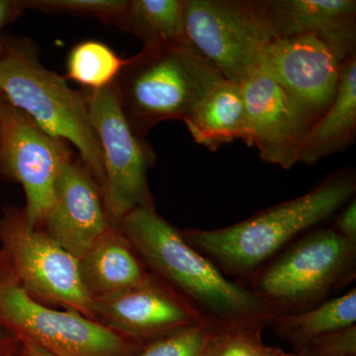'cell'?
<instances>
[{
	"label": "cell",
	"mask_w": 356,
	"mask_h": 356,
	"mask_svg": "<svg viewBox=\"0 0 356 356\" xmlns=\"http://www.w3.org/2000/svg\"><path fill=\"white\" fill-rule=\"evenodd\" d=\"M116 225L147 269L188 300L208 322L266 327L277 316L248 287L229 280L189 245L181 231L161 217L154 205L135 208Z\"/></svg>",
	"instance_id": "6da1fadb"
},
{
	"label": "cell",
	"mask_w": 356,
	"mask_h": 356,
	"mask_svg": "<svg viewBox=\"0 0 356 356\" xmlns=\"http://www.w3.org/2000/svg\"><path fill=\"white\" fill-rule=\"evenodd\" d=\"M355 173L343 170L310 191L232 226L181 231L189 245L229 275L248 280L300 235L329 219L353 199Z\"/></svg>",
	"instance_id": "7a4b0ae2"
},
{
	"label": "cell",
	"mask_w": 356,
	"mask_h": 356,
	"mask_svg": "<svg viewBox=\"0 0 356 356\" xmlns=\"http://www.w3.org/2000/svg\"><path fill=\"white\" fill-rule=\"evenodd\" d=\"M188 43L144 47L126 58L113 84L119 104L140 139L168 120H184L222 79Z\"/></svg>",
	"instance_id": "3957f363"
},
{
	"label": "cell",
	"mask_w": 356,
	"mask_h": 356,
	"mask_svg": "<svg viewBox=\"0 0 356 356\" xmlns=\"http://www.w3.org/2000/svg\"><path fill=\"white\" fill-rule=\"evenodd\" d=\"M0 89L42 130L76 147L102 191V147L89 118L86 95L42 64L38 48L29 38L6 37L0 55Z\"/></svg>",
	"instance_id": "277c9868"
},
{
	"label": "cell",
	"mask_w": 356,
	"mask_h": 356,
	"mask_svg": "<svg viewBox=\"0 0 356 356\" xmlns=\"http://www.w3.org/2000/svg\"><path fill=\"white\" fill-rule=\"evenodd\" d=\"M356 243L332 228L310 231L252 274L248 289L277 315L320 305L355 278Z\"/></svg>",
	"instance_id": "5b68a950"
},
{
	"label": "cell",
	"mask_w": 356,
	"mask_h": 356,
	"mask_svg": "<svg viewBox=\"0 0 356 356\" xmlns=\"http://www.w3.org/2000/svg\"><path fill=\"white\" fill-rule=\"evenodd\" d=\"M184 23L192 48L236 83L278 38L266 0H185Z\"/></svg>",
	"instance_id": "8992f818"
},
{
	"label": "cell",
	"mask_w": 356,
	"mask_h": 356,
	"mask_svg": "<svg viewBox=\"0 0 356 356\" xmlns=\"http://www.w3.org/2000/svg\"><path fill=\"white\" fill-rule=\"evenodd\" d=\"M0 327L55 356H135L146 344L79 312L40 303L10 274L0 278Z\"/></svg>",
	"instance_id": "52a82bcc"
},
{
	"label": "cell",
	"mask_w": 356,
	"mask_h": 356,
	"mask_svg": "<svg viewBox=\"0 0 356 356\" xmlns=\"http://www.w3.org/2000/svg\"><path fill=\"white\" fill-rule=\"evenodd\" d=\"M0 243L10 275L29 296L44 305H58L95 321L93 302L81 284L77 259L43 229L31 228L23 208L2 211Z\"/></svg>",
	"instance_id": "ba28073f"
},
{
	"label": "cell",
	"mask_w": 356,
	"mask_h": 356,
	"mask_svg": "<svg viewBox=\"0 0 356 356\" xmlns=\"http://www.w3.org/2000/svg\"><path fill=\"white\" fill-rule=\"evenodd\" d=\"M89 118L95 128L103 159L102 195L112 224L140 206L154 205L147 172L154 153L138 137L126 120L113 84L97 90H83Z\"/></svg>",
	"instance_id": "9c48e42d"
},
{
	"label": "cell",
	"mask_w": 356,
	"mask_h": 356,
	"mask_svg": "<svg viewBox=\"0 0 356 356\" xmlns=\"http://www.w3.org/2000/svg\"><path fill=\"white\" fill-rule=\"evenodd\" d=\"M74 156L69 142L44 132L8 100L0 105V175L24 189L31 228L41 226L58 175Z\"/></svg>",
	"instance_id": "30bf717a"
},
{
	"label": "cell",
	"mask_w": 356,
	"mask_h": 356,
	"mask_svg": "<svg viewBox=\"0 0 356 356\" xmlns=\"http://www.w3.org/2000/svg\"><path fill=\"white\" fill-rule=\"evenodd\" d=\"M248 129V147L262 161L291 170L316 121L264 70L255 67L241 81Z\"/></svg>",
	"instance_id": "8fae6325"
},
{
	"label": "cell",
	"mask_w": 356,
	"mask_h": 356,
	"mask_svg": "<svg viewBox=\"0 0 356 356\" xmlns=\"http://www.w3.org/2000/svg\"><path fill=\"white\" fill-rule=\"evenodd\" d=\"M341 65L317 37L302 35L274 40L262 51L257 67L317 123L336 96Z\"/></svg>",
	"instance_id": "7c38bea8"
},
{
	"label": "cell",
	"mask_w": 356,
	"mask_h": 356,
	"mask_svg": "<svg viewBox=\"0 0 356 356\" xmlns=\"http://www.w3.org/2000/svg\"><path fill=\"white\" fill-rule=\"evenodd\" d=\"M96 322L142 343L208 322L188 300L152 273L146 282L93 304Z\"/></svg>",
	"instance_id": "4fadbf2b"
},
{
	"label": "cell",
	"mask_w": 356,
	"mask_h": 356,
	"mask_svg": "<svg viewBox=\"0 0 356 356\" xmlns=\"http://www.w3.org/2000/svg\"><path fill=\"white\" fill-rule=\"evenodd\" d=\"M111 226L102 187L74 156L58 175L53 200L39 229L79 259Z\"/></svg>",
	"instance_id": "5bb4252c"
},
{
	"label": "cell",
	"mask_w": 356,
	"mask_h": 356,
	"mask_svg": "<svg viewBox=\"0 0 356 356\" xmlns=\"http://www.w3.org/2000/svg\"><path fill=\"white\" fill-rule=\"evenodd\" d=\"M278 38L313 35L341 63L356 55L355 0H266Z\"/></svg>",
	"instance_id": "9a60e30c"
},
{
	"label": "cell",
	"mask_w": 356,
	"mask_h": 356,
	"mask_svg": "<svg viewBox=\"0 0 356 356\" xmlns=\"http://www.w3.org/2000/svg\"><path fill=\"white\" fill-rule=\"evenodd\" d=\"M81 284L93 304L143 284L152 273L117 225L77 259Z\"/></svg>",
	"instance_id": "2e32d148"
},
{
	"label": "cell",
	"mask_w": 356,
	"mask_h": 356,
	"mask_svg": "<svg viewBox=\"0 0 356 356\" xmlns=\"http://www.w3.org/2000/svg\"><path fill=\"white\" fill-rule=\"evenodd\" d=\"M182 122L193 140L209 151L236 140L248 145L247 111L241 83L222 77Z\"/></svg>",
	"instance_id": "e0dca14e"
},
{
	"label": "cell",
	"mask_w": 356,
	"mask_h": 356,
	"mask_svg": "<svg viewBox=\"0 0 356 356\" xmlns=\"http://www.w3.org/2000/svg\"><path fill=\"white\" fill-rule=\"evenodd\" d=\"M356 134V55L341 65L339 88L332 104L313 126L299 154L298 163L315 165L343 151Z\"/></svg>",
	"instance_id": "ac0fdd59"
},
{
	"label": "cell",
	"mask_w": 356,
	"mask_h": 356,
	"mask_svg": "<svg viewBox=\"0 0 356 356\" xmlns=\"http://www.w3.org/2000/svg\"><path fill=\"white\" fill-rule=\"evenodd\" d=\"M355 325L356 290L353 288L308 310L280 314L270 327L298 351L318 337Z\"/></svg>",
	"instance_id": "d6986e66"
},
{
	"label": "cell",
	"mask_w": 356,
	"mask_h": 356,
	"mask_svg": "<svg viewBox=\"0 0 356 356\" xmlns=\"http://www.w3.org/2000/svg\"><path fill=\"white\" fill-rule=\"evenodd\" d=\"M184 7L185 0H127L118 27L144 47L188 43Z\"/></svg>",
	"instance_id": "ffe728a7"
},
{
	"label": "cell",
	"mask_w": 356,
	"mask_h": 356,
	"mask_svg": "<svg viewBox=\"0 0 356 356\" xmlns=\"http://www.w3.org/2000/svg\"><path fill=\"white\" fill-rule=\"evenodd\" d=\"M124 62L125 60L106 44L88 40L70 51L67 77L81 84L86 90H97L114 83Z\"/></svg>",
	"instance_id": "44dd1931"
},
{
	"label": "cell",
	"mask_w": 356,
	"mask_h": 356,
	"mask_svg": "<svg viewBox=\"0 0 356 356\" xmlns=\"http://www.w3.org/2000/svg\"><path fill=\"white\" fill-rule=\"evenodd\" d=\"M264 325L212 324L203 356H280L283 350L262 341Z\"/></svg>",
	"instance_id": "7402d4cb"
},
{
	"label": "cell",
	"mask_w": 356,
	"mask_h": 356,
	"mask_svg": "<svg viewBox=\"0 0 356 356\" xmlns=\"http://www.w3.org/2000/svg\"><path fill=\"white\" fill-rule=\"evenodd\" d=\"M25 9L96 18L118 26L127 0H23Z\"/></svg>",
	"instance_id": "603a6c76"
},
{
	"label": "cell",
	"mask_w": 356,
	"mask_h": 356,
	"mask_svg": "<svg viewBox=\"0 0 356 356\" xmlns=\"http://www.w3.org/2000/svg\"><path fill=\"white\" fill-rule=\"evenodd\" d=\"M210 327L204 322L154 339L135 356H203Z\"/></svg>",
	"instance_id": "cb8c5ba5"
},
{
	"label": "cell",
	"mask_w": 356,
	"mask_h": 356,
	"mask_svg": "<svg viewBox=\"0 0 356 356\" xmlns=\"http://www.w3.org/2000/svg\"><path fill=\"white\" fill-rule=\"evenodd\" d=\"M300 350L321 356H356V325L318 337Z\"/></svg>",
	"instance_id": "d4e9b609"
},
{
	"label": "cell",
	"mask_w": 356,
	"mask_h": 356,
	"mask_svg": "<svg viewBox=\"0 0 356 356\" xmlns=\"http://www.w3.org/2000/svg\"><path fill=\"white\" fill-rule=\"evenodd\" d=\"M339 211V212L334 218V226L332 229L348 242L356 243L355 199H351Z\"/></svg>",
	"instance_id": "484cf974"
},
{
	"label": "cell",
	"mask_w": 356,
	"mask_h": 356,
	"mask_svg": "<svg viewBox=\"0 0 356 356\" xmlns=\"http://www.w3.org/2000/svg\"><path fill=\"white\" fill-rule=\"evenodd\" d=\"M24 10L23 0H0V55L3 51L6 43V37L2 35V30L17 19Z\"/></svg>",
	"instance_id": "4316f807"
},
{
	"label": "cell",
	"mask_w": 356,
	"mask_h": 356,
	"mask_svg": "<svg viewBox=\"0 0 356 356\" xmlns=\"http://www.w3.org/2000/svg\"><path fill=\"white\" fill-rule=\"evenodd\" d=\"M19 350V341L0 327V356H13Z\"/></svg>",
	"instance_id": "83f0119b"
},
{
	"label": "cell",
	"mask_w": 356,
	"mask_h": 356,
	"mask_svg": "<svg viewBox=\"0 0 356 356\" xmlns=\"http://www.w3.org/2000/svg\"><path fill=\"white\" fill-rule=\"evenodd\" d=\"M18 341L20 343V356H55L27 339H19Z\"/></svg>",
	"instance_id": "f1b7e54d"
},
{
	"label": "cell",
	"mask_w": 356,
	"mask_h": 356,
	"mask_svg": "<svg viewBox=\"0 0 356 356\" xmlns=\"http://www.w3.org/2000/svg\"><path fill=\"white\" fill-rule=\"evenodd\" d=\"M10 274V269H9L8 261L3 250L0 248V278Z\"/></svg>",
	"instance_id": "f546056e"
},
{
	"label": "cell",
	"mask_w": 356,
	"mask_h": 356,
	"mask_svg": "<svg viewBox=\"0 0 356 356\" xmlns=\"http://www.w3.org/2000/svg\"><path fill=\"white\" fill-rule=\"evenodd\" d=\"M295 355L297 356H321L313 355V353H307L305 350L295 351Z\"/></svg>",
	"instance_id": "4dcf8cb0"
},
{
	"label": "cell",
	"mask_w": 356,
	"mask_h": 356,
	"mask_svg": "<svg viewBox=\"0 0 356 356\" xmlns=\"http://www.w3.org/2000/svg\"><path fill=\"white\" fill-rule=\"evenodd\" d=\"M6 95H3V92H2L1 89H0V105L2 104L4 102H6Z\"/></svg>",
	"instance_id": "1f68e13d"
},
{
	"label": "cell",
	"mask_w": 356,
	"mask_h": 356,
	"mask_svg": "<svg viewBox=\"0 0 356 356\" xmlns=\"http://www.w3.org/2000/svg\"><path fill=\"white\" fill-rule=\"evenodd\" d=\"M280 356H297L295 355V353H285V351H283L282 353H281Z\"/></svg>",
	"instance_id": "d6a6232c"
}]
</instances>
